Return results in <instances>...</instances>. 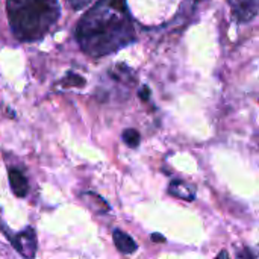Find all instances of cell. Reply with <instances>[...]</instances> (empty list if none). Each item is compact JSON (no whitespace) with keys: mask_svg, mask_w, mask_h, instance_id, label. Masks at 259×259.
Returning <instances> with one entry per match:
<instances>
[{"mask_svg":"<svg viewBox=\"0 0 259 259\" xmlns=\"http://www.w3.org/2000/svg\"><path fill=\"white\" fill-rule=\"evenodd\" d=\"M76 38L80 49L100 58L135 41V27L126 0H97L79 20Z\"/></svg>","mask_w":259,"mask_h":259,"instance_id":"6da1fadb","label":"cell"},{"mask_svg":"<svg viewBox=\"0 0 259 259\" xmlns=\"http://www.w3.org/2000/svg\"><path fill=\"white\" fill-rule=\"evenodd\" d=\"M12 33L20 41L41 39L59 18L58 0H6Z\"/></svg>","mask_w":259,"mask_h":259,"instance_id":"7a4b0ae2","label":"cell"},{"mask_svg":"<svg viewBox=\"0 0 259 259\" xmlns=\"http://www.w3.org/2000/svg\"><path fill=\"white\" fill-rule=\"evenodd\" d=\"M15 250L26 259H33L36 253V235L32 228H27L11 238Z\"/></svg>","mask_w":259,"mask_h":259,"instance_id":"3957f363","label":"cell"},{"mask_svg":"<svg viewBox=\"0 0 259 259\" xmlns=\"http://www.w3.org/2000/svg\"><path fill=\"white\" fill-rule=\"evenodd\" d=\"M234 17L244 23L250 21L258 14V0H229Z\"/></svg>","mask_w":259,"mask_h":259,"instance_id":"277c9868","label":"cell"},{"mask_svg":"<svg viewBox=\"0 0 259 259\" xmlns=\"http://www.w3.org/2000/svg\"><path fill=\"white\" fill-rule=\"evenodd\" d=\"M112 240H114V244L117 247L118 252L124 253V255H132L137 252V243L134 241V238L131 235H127L126 232L120 231V229H114L112 232Z\"/></svg>","mask_w":259,"mask_h":259,"instance_id":"5b68a950","label":"cell"},{"mask_svg":"<svg viewBox=\"0 0 259 259\" xmlns=\"http://www.w3.org/2000/svg\"><path fill=\"white\" fill-rule=\"evenodd\" d=\"M8 178H9L12 193L17 197H26V194L29 191V185H27V181H26L24 175L17 168H9L8 170Z\"/></svg>","mask_w":259,"mask_h":259,"instance_id":"8992f818","label":"cell"},{"mask_svg":"<svg viewBox=\"0 0 259 259\" xmlns=\"http://www.w3.org/2000/svg\"><path fill=\"white\" fill-rule=\"evenodd\" d=\"M168 193L178 199H182V200H194L196 197V190L193 185H188L187 182L184 181H173L168 187Z\"/></svg>","mask_w":259,"mask_h":259,"instance_id":"52a82bcc","label":"cell"},{"mask_svg":"<svg viewBox=\"0 0 259 259\" xmlns=\"http://www.w3.org/2000/svg\"><path fill=\"white\" fill-rule=\"evenodd\" d=\"M123 141L131 147V149H137L140 146V132L135 129H126L123 132Z\"/></svg>","mask_w":259,"mask_h":259,"instance_id":"ba28073f","label":"cell"},{"mask_svg":"<svg viewBox=\"0 0 259 259\" xmlns=\"http://www.w3.org/2000/svg\"><path fill=\"white\" fill-rule=\"evenodd\" d=\"M91 0H68V3L74 8V9H80L83 6H87Z\"/></svg>","mask_w":259,"mask_h":259,"instance_id":"9c48e42d","label":"cell"},{"mask_svg":"<svg viewBox=\"0 0 259 259\" xmlns=\"http://www.w3.org/2000/svg\"><path fill=\"white\" fill-rule=\"evenodd\" d=\"M150 238H152V241H155V243H164V241H165V238H164L161 234H152Z\"/></svg>","mask_w":259,"mask_h":259,"instance_id":"30bf717a","label":"cell"},{"mask_svg":"<svg viewBox=\"0 0 259 259\" xmlns=\"http://www.w3.org/2000/svg\"><path fill=\"white\" fill-rule=\"evenodd\" d=\"M149 94H150L149 88H146V87H144V88H143V91L140 93V97H141L143 100H147V99H149Z\"/></svg>","mask_w":259,"mask_h":259,"instance_id":"8fae6325","label":"cell"},{"mask_svg":"<svg viewBox=\"0 0 259 259\" xmlns=\"http://www.w3.org/2000/svg\"><path fill=\"white\" fill-rule=\"evenodd\" d=\"M215 259H229V255H228V252H226V250H223V252H220V255H219Z\"/></svg>","mask_w":259,"mask_h":259,"instance_id":"7c38bea8","label":"cell"}]
</instances>
